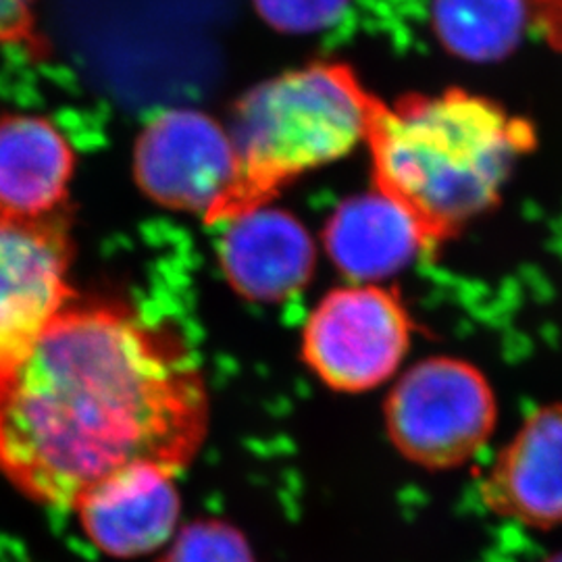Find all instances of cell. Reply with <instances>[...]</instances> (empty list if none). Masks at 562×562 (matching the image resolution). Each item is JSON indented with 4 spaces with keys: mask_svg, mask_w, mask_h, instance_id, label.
I'll return each mask as SVG.
<instances>
[{
    "mask_svg": "<svg viewBox=\"0 0 562 562\" xmlns=\"http://www.w3.org/2000/svg\"><path fill=\"white\" fill-rule=\"evenodd\" d=\"M206 427L186 341L123 306L71 301L0 350V473L36 503L74 508L132 464L178 473Z\"/></svg>",
    "mask_w": 562,
    "mask_h": 562,
    "instance_id": "obj_1",
    "label": "cell"
},
{
    "mask_svg": "<svg viewBox=\"0 0 562 562\" xmlns=\"http://www.w3.org/2000/svg\"><path fill=\"white\" fill-rule=\"evenodd\" d=\"M367 142L375 190L436 244L498 202L515 162L536 146V130L498 102L454 88L380 104Z\"/></svg>",
    "mask_w": 562,
    "mask_h": 562,
    "instance_id": "obj_2",
    "label": "cell"
},
{
    "mask_svg": "<svg viewBox=\"0 0 562 562\" xmlns=\"http://www.w3.org/2000/svg\"><path fill=\"white\" fill-rule=\"evenodd\" d=\"M378 106L341 65H308L252 88L229 127L238 180L206 223L271 204L285 183L346 157L367 140Z\"/></svg>",
    "mask_w": 562,
    "mask_h": 562,
    "instance_id": "obj_3",
    "label": "cell"
},
{
    "mask_svg": "<svg viewBox=\"0 0 562 562\" xmlns=\"http://www.w3.org/2000/svg\"><path fill=\"white\" fill-rule=\"evenodd\" d=\"M492 385L471 362L431 357L417 362L385 402L387 434L408 461L452 469L475 457L496 427Z\"/></svg>",
    "mask_w": 562,
    "mask_h": 562,
    "instance_id": "obj_4",
    "label": "cell"
},
{
    "mask_svg": "<svg viewBox=\"0 0 562 562\" xmlns=\"http://www.w3.org/2000/svg\"><path fill=\"white\" fill-rule=\"evenodd\" d=\"M413 323L401 296L380 283L329 292L302 331V357L338 392H364L396 373L411 346Z\"/></svg>",
    "mask_w": 562,
    "mask_h": 562,
    "instance_id": "obj_5",
    "label": "cell"
},
{
    "mask_svg": "<svg viewBox=\"0 0 562 562\" xmlns=\"http://www.w3.org/2000/svg\"><path fill=\"white\" fill-rule=\"evenodd\" d=\"M229 130L199 109H167L142 130L134 176L142 192L165 209L206 222L238 180Z\"/></svg>",
    "mask_w": 562,
    "mask_h": 562,
    "instance_id": "obj_6",
    "label": "cell"
},
{
    "mask_svg": "<svg viewBox=\"0 0 562 562\" xmlns=\"http://www.w3.org/2000/svg\"><path fill=\"white\" fill-rule=\"evenodd\" d=\"M65 213L25 220L0 211V350L25 340L74 301Z\"/></svg>",
    "mask_w": 562,
    "mask_h": 562,
    "instance_id": "obj_7",
    "label": "cell"
},
{
    "mask_svg": "<svg viewBox=\"0 0 562 562\" xmlns=\"http://www.w3.org/2000/svg\"><path fill=\"white\" fill-rule=\"evenodd\" d=\"M173 475L157 464H132L90 487L74 506L88 540L113 559L159 550L180 521Z\"/></svg>",
    "mask_w": 562,
    "mask_h": 562,
    "instance_id": "obj_8",
    "label": "cell"
},
{
    "mask_svg": "<svg viewBox=\"0 0 562 562\" xmlns=\"http://www.w3.org/2000/svg\"><path fill=\"white\" fill-rule=\"evenodd\" d=\"M220 261L240 296L280 302L299 294L311 281L317 250L294 215L265 204L227 222Z\"/></svg>",
    "mask_w": 562,
    "mask_h": 562,
    "instance_id": "obj_9",
    "label": "cell"
},
{
    "mask_svg": "<svg viewBox=\"0 0 562 562\" xmlns=\"http://www.w3.org/2000/svg\"><path fill=\"white\" fill-rule=\"evenodd\" d=\"M485 506L533 529L562 522V404L529 415L482 482Z\"/></svg>",
    "mask_w": 562,
    "mask_h": 562,
    "instance_id": "obj_10",
    "label": "cell"
},
{
    "mask_svg": "<svg viewBox=\"0 0 562 562\" xmlns=\"http://www.w3.org/2000/svg\"><path fill=\"white\" fill-rule=\"evenodd\" d=\"M323 244L341 276L378 283L401 273L429 240L398 202L373 190L338 206L325 225Z\"/></svg>",
    "mask_w": 562,
    "mask_h": 562,
    "instance_id": "obj_11",
    "label": "cell"
},
{
    "mask_svg": "<svg viewBox=\"0 0 562 562\" xmlns=\"http://www.w3.org/2000/svg\"><path fill=\"white\" fill-rule=\"evenodd\" d=\"M74 167L57 125L36 115L0 117V211L25 220L65 213Z\"/></svg>",
    "mask_w": 562,
    "mask_h": 562,
    "instance_id": "obj_12",
    "label": "cell"
},
{
    "mask_svg": "<svg viewBox=\"0 0 562 562\" xmlns=\"http://www.w3.org/2000/svg\"><path fill=\"white\" fill-rule=\"evenodd\" d=\"M531 9L533 0H431V23L450 55L494 63L519 48Z\"/></svg>",
    "mask_w": 562,
    "mask_h": 562,
    "instance_id": "obj_13",
    "label": "cell"
},
{
    "mask_svg": "<svg viewBox=\"0 0 562 562\" xmlns=\"http://www.w3.org/2000/svg\"><path fill=\"white\" fill-rule=\"evenodd\" d=\"M159 562H255V557L229 522L199 521L181 529Z\"/></svg>",
    "mask_w": 562,
    "mask_h": 562,
    "instance_id": "obj_14",
    "label": "cell"
},
{
    "mask_svg": "<svg viewBox=\"0 0 562 562\" xmlns=\"http://www.w3.org/2000/svg\"><path fill=\"white\" fill-rule=\"evenodd\" d=\"M350 0H255V9L283 34H319L346 15Z\"/></svg>",
    "mask_w": 562,
    "mask_h": 562,
    "instance_id": "obj_15",
    "label": "cell"
},
{
    "mask_svg": "<svg viewBox=\"0 0 562 562\" xmlns=\"http://www.w3.org/2000/svg\"><path fill=\"white\" fill-rule=\"evenodd\" d=\"M36 0H0V44H27L36 48L34 36Z\"/></svg>",
    "mask_w": 562,
    "mask_h": 562,
    "instance_id": "obj_16",
    "label": "cell"
},
{
    "mask_svg": "<svg viewBox=\"0 0 562 562\" xmlns=\"http://www.w3.org/2000/svg\"><path fill=\"white\" fill-rule=\"evenodd\" d=\"M543 562H562V552H559V554H554V557H550L548 561Z\"/></svg>",
    "mask_w": 562,
    "mask_h": 562,
    "instance_id": "obj_17",
    "label": "cell"
},
{
    "mask_svg": "<svg viewBox=\"0 0 562 562\" xmlns=\"http://www.w3.org/2000/svg\"><path fill=\"white\" fill-rule=\"evenodd\" d=\"M554 42H557V44H559V46H562V34H561V36H559V38H557V41H554Z\"/></svg>",
    "mask_w": 562,
    "mask_h": 562,
    "instance_id": "obj_18",
    "label": "cell"
}]
</instances>
